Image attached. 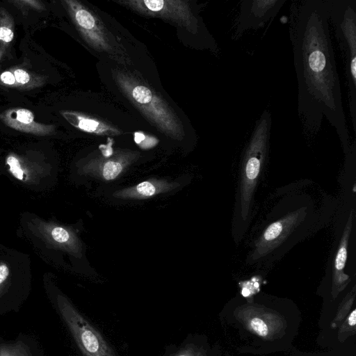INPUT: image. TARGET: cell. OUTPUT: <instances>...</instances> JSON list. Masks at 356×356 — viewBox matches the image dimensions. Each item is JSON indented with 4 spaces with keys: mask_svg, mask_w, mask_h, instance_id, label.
<instances>
[{
    "mask_svg": "<svg viewBox=\"0 0 356 356\" xmlns=\"http://www.w3.org/2000/svg\"><path fill=\"white\" fill-rule=\"evenodd\" d=\"M348 323L350 325H355L356 323V310H353V312L350 314V316L348 318Z\"/></svg>",
    "mask_w": 356,
    "mask_h": 356,
    "instance_id": "24",
    "label": "cell"
},
{
    "mask_svg": "<svg viewBox=\"0 0 356 356\" xmlns=\"http://www.w3.org/2000/svg\"><path fill=\"white\" fill-rule=\"evenodd\" d=\"M179 186L163 179H149L114 193V197L124 200H143L169 192Z\"/></svg>",
    "mask_w": 356,
    "mask_h": 356,
    "instance_id": "15",
    "label": "cell"
},
{
    "mask_svg": "<svg viewBox=\"0 0 356 356\" xmlns=\"http://www.w3.org/2000/svg\"><path fill=\"white\" fill-rule=\"evenodd\" d=\"M252 329L260 336H266L268 334V327L265 323L258 318H253L250 322Z\"/></svg>",
    "mask_w": 356,
    "mask_h": 356,
    "instance_id": "22",
    "label": "cell"
},
{
    "mask_svg": "<svg viewBox=\"0 0 356 356\" xmlns=\"http://www.w3.org/2000/svg\"><path fill=\"white\" fill-rule=\"evenodd\" d=\"M329 19L344 56L349 112L356 134V0H327Z\"/></svg>",
    "mask_w": 356,
    "mask_h": 356,
    "instance_id": "3",
    "label": "cell"
},
{
    "mask_svg": "<svg viewBox=\"0 0 356 356\" xmlns=\"http://www.w3.org/2000/svg\"><path fill=\"white\" fill-rule=\"evenodd\" d=\"M118 82L134 104L163 132L175 138H182V127L164 100L149 88L123 74L118 75Z\"/></svg>",
    "mask_w": 356,
    "mask_h": 356,
    "instance_id": "6",
    "label": "cell"
},
{
    "mask_svg": "<svg viewBox=\"0 0 356 356\" xmlns=\"http://www.w3.org/2000/svg\"><path fill=\"white\" fill-rule=\"evenodd\" d=\"M1 81L5 85L15 87L16 80L13 72L10 71L3 72L0 75Z\"/></svg>",
    "mask_w": 356,
    "mask_h": 356,
    "instance_id": "23",
    "label": "cell"
},
{
    "mask_svg": "<svg viewBox=\"0 0 356 356\" xmlns=\"http://www.w3.org/2000/svg\"><path fill=\"white\" fill-rule=\"evenodd\" d=\"M43 284L51 307L68 331L81 356H117L102 334L49 277H44Z\"/></svg>",
    "mask_w": 356,
    "mask_h": 356,
    "instance_id": "2",
    "label": "cell"
},
{
    "mask_svg": "<svg viewBox=\"0 0 356 356\" xmlns=\"http://www.w3.org/2000/svg\"><path fill=\"white\" fill-rule=\"evenodd\" d=\"M248 294H249V291L248 290H246V289L243 290V295L244 296H247Z\"/></svg>",
    "mask_w": 356,
    "mask_h": 356,
    "instance_id": "25",
    "label": "cell"
},
{
    "mask_svg": "<svg viewBox=\"0 0 356 356\" xmlns=\"http://www.w3.org/2000/svg\"><path fill=\"white\" fill-rule=\"evenodd\" d=\"M22 227L25 236L43 254L54 250L74 255L81 251V242L68 227L28 213L23 217Z\"/></svg>",
    "mask_w": 356,
    "mask_h": 356,
    "instance_id": "7",
    "label": "cell"
},
{
    "mask_svg": "<svg viewBox=\"0 0 356 356\" xmlns=\"http://www.w3.org/2000/svg\"><path fill=\"white\" fill-rule=\"evenodd\" d=\"M63 117L73 127L97 135H119L120 131L103 122L74 111H61Z\"/></svg>",
    "mask_w": 356,
    "mask_h": 356,
    "instance_id": "17",
    "label": "cell"
},
{
    "mask_svg": "<svg viewBox=\"0 0 356 356\" xmlns=\"http://www.w3.org/2000/svg\"><path fill=\"white\" fill-rule=\"evenodd\" d=\"M305 215V211L299 209L270 224L256 241L250 259H263L275 250L300 225Z\"/></svg>",
    "mask_w": 356,
    "mask_h": 356,
    "instance_id": "10",
    "label": "cell"
},
{
    "mask_svg": "<svg viewBox=\"0 0 356 356\" xmlns=\"http://www.w3.org/2000/svg\"><path fill=\"white\" fill-rule=\"evenodd\" d=\"M271 126V113L265 110L255 123L243 155L239 186V211L243 220H246L248 216L267 156Z\"/></svg>",
    "mask_w": 356,
    "mask_h": 356,
    "instance_id": "4",
    "label": "cell"
},
{
    "mask_svg": "<svg viewBox=\"0 0 356 356\" xmlns=\"http://www.w3.org/2000/svg\"><path fill=\"white\" fill-rule=\"evenodd\" d=\"M119 3L143 14L163 17L175 22L194 35L200 32L201 27L199 17L194 14L187 1L136 0L121 1Z\"/></svg>",
    "mask_w": 356,
    "mask_h": 356,
    "instance_id": "8",
    "label": "cell"
},
{
    "mask_svg": "<svg viewBox=\"0 0 356 356\" xmlns=\"http://www.w3.org/2000/svg\"><path fill=\"white\" fill-rule=\"evenodd\" d=\"M353 211L348 218L333 261V279L336 284L341 285L348 281L349 277L345 274L344 268L348 256V242L353 228Z\"/></svg>",
    "mask_w": 356,
    "mask_h": 356,
    "instance_id": "18",
    "label": "cell"
},
{
    "mask_svg": "<svg viewBox=\"0 0 356 356\" xmlns=\"http://www.w3.org/2000/svg\"><path fill=\"white\" fill-rule=\"evenodd\" d=\"M12 16L6 10L0 8V41L10 42L14 38V23Z\"/></svg>",
    "mask_w": 356,
    "mask_h": 356,
    "instance_id": "19",
    "label": "cell"
},
{
    "mask_svg": "<svg viewBox=\"0 0 356 356\" xmlns=\"http://www.w3.org/2000/svg\"><path fill=\"white\" fill-rule=\"evenodd\" d=\"M31 277L27 254L7 248L0 251V316L19 310L29 296Z\"/></svg>",
    "mask_w": 356,
    "mask_h": 356,
    "instance_id": "5",
    "label": "cell"
},
{
    "mask_svg": "<svg viewBox=\"0 0 356 356\" xmlns=\"http://www.w3.org/2000/svg\"><path fill=\"white\" fill-rule=\"evenodd\" d=\"M4 165L6 173L13 180L33 190L47 188L52 175L49 164L15 153H10L6 156Z\"/></svg>",
    "mask_w": 356,
    "mask_h": 356,
    "instance_id": "9",
    "label": "cell"
},
{
    "mask_svg": "<svg viewBox=\"0 0 356 356\" xmlns=\"http://www.w3.org/2000/svg\"><path fill=\"white\" fill-rule=\"evenodd\" d=\"M15 80L16 86L19 88H33L39 86V77L31 74L24 69L17 68L13 72Z\"/></svg>",
    "mask_w": 356,
    "mask_h": 356,
    "instance_id": "20",
    "label": "cell"
},
{
    "mask_svg": "<svg viewBox=\"0 0 356 356\" xmlns=\"http://www.w3.org/2000/svg\"><path fill=\"white\" fill-rule=\"evenodd\" d=\"M3 249H5V248H4V247H3V246H1V245H0V251H1V250H3Z\"/></svg>",
    "mask_w": 356,
    "mask_h": 356,
    "instance_id": "26",
    "label": "cell"
},
{
    "mask_svg": "<svg viewBox=\"0 0 356 356\" xmlns=\"http://www.w3.org/2000/svg\"><path fill=\"white\" fill-rule=\"evenodd\" d=\"M1 120L15 130L36 136H49L54 132V127L35 121L33 113L26 108H10L0 115Z\"/></svg>",
    "mask_w": 356,
    "mask_h": 356,
    "instance_id": "14",
    "label": "cell"
},
{
    "mask_svg": "<svg viewBox=\"0 0 356 356\" xmlns=\"http://www.w3.org/2000/svg\"><path fill=\"white\" fill-rule=\"evenodd\" d=\"M134 152L111 149L108 153L89 161L82 168V173L103 181H111L120 176L137 158Z\"/></svg>",
    "mask_w": 356,
    "mask_h": 356,
    "instance_id": "12",
    "label": "cell"
},
{
    "mask_svg": "<svg viewBox=\"0 0 356 356\" xmlns=\"http://www.w3.org/2000/svg\"><path fill=\"white\" fill-rule=\"evenodd\" d=\"M293 8L290 38L298 81V113L303 130L310 136L316 134L325 118L335 129L347 154L349 135L327 0H303Z\"/></svg>",
    "mask_w": 356,
    "mask_h": 356,
    "instance_id": "1",
    "label": "cell"
},
{
    "mask_svg": "<svg viewBox=\"0 0 356 356\" xmlns=\"http://www.w3.org/2000/svg\"><path fill=\"white\" fill-rule=\"evenodd\" d=\"M135 141L143 149H149L158 143V140L149 136H145L143 133H135Z\"/></svg>",
    "mask_w": 356,
    "mask_h": 356,
    "instance_id": "21",
    "label": "cell"
},
{
    "mask_svg": "<svg viewBox=\"0 0 356 356\" xmlns=\"http://www.w3.org/2000/svg\"><path fill=\"white\" fill-rule=\"evenodd\" d=\"M63 2L73 22L87 42L95 49L108 50L109 45L103 29L92 13L76 1L65 0Z\"/></svg>",
    "mask_w": 356,
    "mask_h": 356,
    "instance_id": "13",
    "label": "cell"
},
{
    "mask_svg": "<svg viewBox=\"0 0 356 356\" xmlns=\"http://www.w3.org/2000/svg\"><path fill=\"white\" fill-rule=\"evenodd\" d=\"M0 356H45L39 342L32 336L19 334L6 340L0 337Z\"/></svg>",
    "mask_w": 356,
    "mask_h": 356,
    "instance_id": "16",
    "label": "cell"
},
{
    "mask_svg": "<svg viewBox=\"0 0 356 356\" xmlns=\"http://www.w3.org/2000/svg\"><path fill=\"white\" fill-rule=\"evenodd\" d=\"M286 0H242L235 20L232 39L238 40L248 30L263 27L273 19Z\"/></svg>",
    "mask_w": 356,
    "mask_h": 356,
    "instance_id": "11",
    "label": "cell"
}]
</instances>
